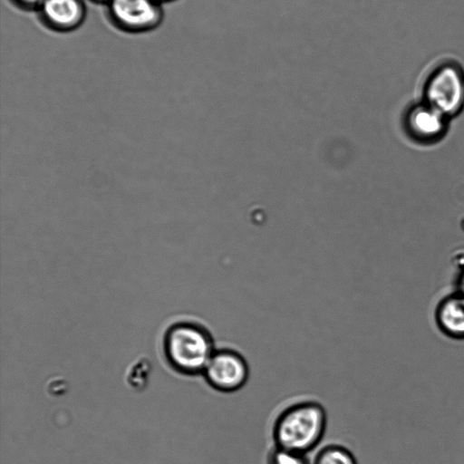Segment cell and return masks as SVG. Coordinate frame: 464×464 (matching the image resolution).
Segmentation results:
<instances>
[{
  "label": "cell",
  "instance_id": "obj_1",
  "mask_svg": "<svg viewBox=\"0 0 464 464\" xmlns=\"http://www.w3.org/2000/svg\"><path fill=\"white\" fill-rule=\"evenodd\" d=\"M326 423V411L320 403H295L284 410L274 423L276 447L306 454L322 440Z\"/></svg>",
  "mask_w": 464,
  "mask_h": 464
},
{
  "label": "cell",
  "instance_id": "obj_2",
  "mask_svg": "<svg viewBox=\"0 0 464 464\" xmlns=\"http://www.w3.org/2000/svg\"><path fill=\"white\" fill-rule=\"evenodd\" d=\"M163 350L169 364L187 375L202 374L216 348L209 331L188 321L171 324L163 338Z\"/></svg>",
  "mask_w": 464,
  "mask_h": 464
},
{
  "label": "cell",
  "instance_id": "obj_3",
  "mask_svg": "<svg viewBox=\"0 0 464 464\" xmlns=\"http://www.w3.org/2000/svg\"><path fill=\"white\" fill-rule=\"evenodd\" d=\"M420 100L449 119L464 110V69L453 59H444L433 65L421 85Z\"/></svg>",
  "mask_w": 464,
  "mask_h": 464
},
{
  "label": "cell",
  "instance_id": "obj_4",
  "mask_svg": "<svg viewBox=\"0 0 464 464\" xmlns=\"http://www.w3.org/2000/svg\"><path fill=\"white\" fill-rule=\"evenodd\" d=\"M104 6L110 24L128 34L153 31L164 18L162 4L157 0H111Z\"/></svg>",
  "mask_w": 464,
  "mask_h": 464
},
{
  "label": "cell",
  "instance_id": "obj_5",
  "mask_svg": "<svg viewBox=\"0 0 464 464\" xmlns=\"http://www.w3.org/2000/svg\"><path fill=\"white\" fill-rule=\"evenodd\" d=\"M450 119L423 101L412 102L401 115V129L406 137L421 146L441 141L449 132Z\"/></svg>",
  "mask_w": 464,
  "mask_h": 464
},
{
  "label": "cell",
  "instance_id": "obj_6",
  "mask_svg": "<svg viewBox=\"0 0 464 464\" xmlns=\"http://www.w3.org/2000/svg\"><path fill=\"white\" fill-rule=\"evenodd\" d=\"M202 375L213 389L221 392H233L246 383L249 366L238 352L228 348L216 349Z\"/></svg>",
  "mask_w": 464,
  "mask_h": 464
},
{
  "label": "cell",
  "instance_id": "obj_7",
  "mask_svg": "<svg viewBox=\"0 0 464 464\" xmlns=\"http://www.w3.org/2000/svg\"><path fill=\"white\" fill-rule=\"evenodd\" d=\"M40 23L56 33L78 29L87 16L85 0H44L36 9Z\"/></svg>",
  "mask_w": 464,
  "mask_h": 464
},
{
  "label": "cell",
  "instance_id": "obj_8",
  "mask_svg": "<svg viewBox=\"0 0 464 464\" xmlns=\"http://www.w3.org/2000/svg\"><path fill=\"white\" fill-rule=\"evenodd\" d=\"M433 320L438 331L453 341H464V295L454 290L436 304Z\"/></svg>",
  "mask_w": 464,
  "mask_h": 464
},
{
  "label": "cell",
  "instance_id": "obj_9",
  "mask_svg": "<svg viewBox=\"0 0 464 464\" xmlns=\"http://www.w3.org/2000/svg\"><path fill=\"white\" fill-rule=\"evenodd\" d=\"M314 464H357L353 454L345 447L336 444L323 448Z\"/></svg>",
  "mask_w": 464,
  "mask_h": 464
},
{
  "label": "cell",
  "instance_id": "obj_10",
  "mask_svg": "<svg viewBox=\"0 0 464 464\" xmlns=\"http://www.w3.org/2000/svg\"><path fill=\"white\" fill-rule=\"evenodd\" d=\"M268 464H310L305 454L276 447L268 457Z\"/></svg>",
  "mask_w": 464,
  "mask_h": 464
},
{
  "label": "cell",
  "instance_id": "obj_11",
  "mask_svg": "<svg viewBox=\"0 0 464 464\" xmlns=\"http://www.w3.org/2000/svg\"><path fill=\"white\" fill-rule=\"evenodd\" d=\"M149 372L150 365L147 364L146 360H139L130 367V372H128L127 381L129 382L130 385L134 388L139 376L140 377L143 385H145L146 381L148 380Z\"/></svg>",
  "mask_w": 464,
  "mask_h": 464
},
{
  "label": "cell",
  "instance_id": "obj_12",
  "mask_svg": "<svg viewBox=\"0 0 464 464\" xmlns=\"http://www.w3.org/2000/svg\"><path fill=\"white\" fill-rule=\"evenodd\" d=\"M14 6L23 11H36L44 0H8Z\"/></svg>",
  "mask_w": 464,
  "mask_h": 464
},
{
  "label": "cell",
  "instance_id": "obj_13",
  "mask_svg": "<svg viewBox=\"0 0 464 464\" xmlns=\"http://www.w3.org/2000/svg\"><path fill=\"white\" fill-rule=\"evenodd\" d=\"M455 290L464 295V268L458 275Z\"/></svg>",
  "mask_w": 464,
  "mask_h": 464
},
{
  "label": "cell",
  "instance_id": "obj_14",
  "mask_svg": "<svg viewBox=\"0 0 464 464\" xmlns=\"http://www.w3.org/2000/svg\"><path fill=\"white\" fill-rule=\"evenodd\" d=\"M92 3L100 4L105 5L108 4L111 0H90Z\"/></svg>",
  "mask_w": 464,
  "mask_h": 464
},
{
  "label": "cell",
  "instance_id": "obj_15",
  "mask_svg": "<svg viewBox=\"0 0 464 464\" xmlns=\"http://www.w3.org/2000/svg\"><path fill=\"white\" fill-rule=\"evenodd\" d=\"M157 1L163 5L164 3H169V2L176 1V0H157Z\"/></svg>",
  "mask_w": 464,
  "mask_h": 464
}]
</instances>
